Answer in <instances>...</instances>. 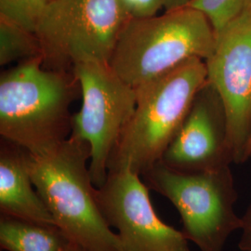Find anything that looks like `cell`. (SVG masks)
I'll return each mask as SVG.
<instances>
[{
	"mask_svg": "<svg viewBox=\"0 0 251 251\" xmlns=\"http://www.w3.org/2000/svg\"><path fill=\"white\" fill-rule=\"evenodd\" d=\"M90 160V145L72 136L43 152H26L33 183L66 237L88 251H123L100 209Z\"/></svg>",
	"mask_w": 251,
	"mask_h": 251,
	"instance_id": "cell-1",
	"label": "cell"
},
{
	"mask_svg": "<svg viewBox=\"0 0 251 251\" xmlns=\"http://www.w3.org/2000/svg\"><path fill=\"white\" fill-rule=\"evenodd\" d=\"M78 89L73 72L46 68L42 57L19 63L0 75V134L30 153L60 144Z\"/></svg>",
	"mask_w": 251,
	"mask_h": 251,
	"instance_id": "cell-2",
	"label": "cell"
},
{
	"mask_svg": "<svg viewBox=\"0 0 251 251\" xmlns=\"http://www.w3.org/2000/svg\"><path fill=\"white\" fill-rule=\"evenodd\" d=\"M206 81L205 61L192 58L136 88L134 113L111 154L108 171L128 168L144 176L160 161Z\"/></svg>",
	"mask_w": 251,
	"mask_h": 251,
	"instance_id": "cell-3",
	"label": "cell"
},
{
	"mask_svg": "<svg viewBox=\"0 0 251 251\" xmlns=\"http://www.w3.org/2000/svg\"><path fill=\"white\" fill-rule=\"evenodd\" d=\"M216 32L206 15L191 6L149 17H130L109 65L133 88L154 80L192 58L212 53Z\"/></svg>",
	"mask_w": 251,
	"mask_h": 251,
	"instance_id": "cell-4",
	"label": "cell"
},
{
	"mask_svg": "<svg viewBox=\"0 0 251 251\" xmlns=\"http://www.w3.org/2000/svg\"><path fill=\"white\" fill-rule=\"evenodd\" d=\"M130 18L121 0H51L36 34L48 69L72 72L80 63H109Z\"/></svg>",
	"mask_w": 251,
	"mask_h": 251,
	"instance_id": "cell-5",
	"label": "cell"
},
{
	"mask_svg": "<svg viewBox=\"0 0 251 251\" xmlns=\"http://www.w3.org/2000/svg\"><path fill=\"white\" fill-rule=\"evenodd\" d=\"M149 189L169 199L178 210L185 238L200 251H224L229 237L241 228L234 210L237 193L229 167L181 172L162 162L144 175Z\"/></svg>",
	"mask_w": 251,
	"mask_h": 251,
	"instance_id": "cell-6",
	"label": "cell"
},
{
	"mask_svg": "<svg viewBox=\"0 0 251 251\" xmlns=\"http://www.w3.org/2000/svg\"><path fill=\"white\" fill-rule=\"evenodd\" d=\"M72 72L80 87L82 105L72 117L70 136L90 145V175L100 188L107 179L111 154L134 113L137 92L109 63H80Z\"/></svg>",
	"mask_w": 251,
	"mask_h": 251,
	"instance_id": "cell-7",
	"label": "cell"
},
{
	"mask_svg": "<svg viewBox=\"0 0 251 251\" xmlns=\"http://www.w3.org/2000/svg\"><path fill=\"white\" fill-rule=\"evenodd\" d=\"M205 63L207 80L225 105L233 163H244L251 137V1L216 33Z\"/></svg>",
	"mask_w": 251,
	"mask_h": 251,
	"instance_id": "cell-8",
	"label": "cell"
},
{
	"mask_svg": "<svg viewBox=\"0 0 251 251\" xmlns=\"http://www.w3.org/2000/svg\"><path fill=\"white\" fill-rule=\"evenodd\" d=\"M149 187L128 168L108 171L96 188L100 209L116 227L123 251H190L181 231L165 224L152 206Z\"/></svg>",
	"mask_w": 251,
	"mask_h": 251,
	"instance_id": "cell-9",
	"label": "cell"
},
{
	"mask_svg": "<svg viewBox=\"0 0 251 251\" xmlns=\"http://www.w3.org/2000/svg\"><path fill=\"white\" fill-rule=\"evenodd\" d=\"M160 162L181 172L213 171L233 163L225 105L209 81L198 90Z\"/></svg>",
	"mask_w": 251,
	"mask_h": 251,
	"instance_id": "cell-10",
	"label": "cell"
},
{
	"mask_svg": "<svg viewBox=\"0 0 251 251\" xmlns=\"http://www.w3.org/2000/svg\"><path fill=\"white\" fill-rule=\"evenodd\" d=\"M6 142L8 145H2L0 152L1 214L55 225L31 179L25 150Z\"/></svg>",
	"mask_w": 251,
	"mask_h": 251,
	"instance_id": "cell-11",
	"label": "cell"
},
{
	"mask_svg": "<svg viewBox=\"0 0 251 251\" xmlns=\"http://www.w3.org/2000/svg\"><path fill=\"white\" fill-rule=\"evenodd\" d=\"M71 242L53 225L0 215V247L7 251H62Z\"/></svg>",
	"mask_w": 251,
	"mask_h": 251,
	"instance_id": "cell-12",
	"label": "cell"
},
{
	"mask_svg": "<svg viewBox=\"0 0 251 251\" xmlns=\"http://www.w3.org/2000/svg\"><path fill=\"white\" fill-rule=\"evenodd\" d=\"M42 57L36 34L0 18V65Z\"/></svg>",
	"mask_w": 251,
	"mask_h": 251,
	"instance_id": "cell-13",
	"label": "cell"
},
{
	"mask_svg": "<svg viewBox=\"0 0 251 251\" xmlns=\"http://www.w3.org/2000/svg\"><path fill=\"white\" fill-rule=\"evenodd\" d=\"M51 0H0V18L36 34V28Z\"/></svg>",
	"mask_w": 251,
	"mask_h": 251,
	"instance_id": "cell-14",
	"label": "cell"
},
{
	"mask_svg": "<svg viewBox=\"0 0 251 251\" xmlns=\"http://www.w3.org/2000/svg\"><path fill=\"white\" fill-rule=\"evenodd\" d=\"M251 0H192L189 6L202 11L216 33L236 17Z\"/></svg>",
	"mask_w": 251,
	"mask_h": 251,
	"instance_id": "cell-15",
	"label": "cell"
},
{
	"mask_svg": "<svg viewBox=\"0 0 251 251\" xmlns=\"http://www.w3.org/2000/svg\"><path fill=\"white\" fill-rule=\"evenodd\" d=\"M130 17H149L187 7L192 0H121Z\"/></svg>",
	"mask_w": 251,
	"mask_h": 251,
	"instance_id": "cell-16",
	"label": "cell"
},
{
	"mask_svg": "<svg viewBox=\"0 0 251 251\" xmlns=\"http://www.w3.org/2000/svg\"><path fill=\"white\" fill-rule=\"evenodd\" d=\"M241 236L238 247L241 251H251V204L241 217Z\"/></svg>",
	"mask_w": 251,
	"mask_h": 251,
	"instance_id": "cell-17",
	"label": "cell"
},
{
	"mask_svg": "<svg viewBox=\"0 0 251 251\" xmlns=\"http://www.w3.org/2000/svg\"><path fill=\"white\" fill-rule=\"evenodd\" d=\"M62 251H88L86 249H84L83 247H81L77 244L75 243L69 242L67 244V246L63 249Z\"/></svg>",
	"mask_w": 251,
	"mask_h": 251,
	"instance_id": "cell-18",
	"label": "cell"
},
{
	"mask_svg": "<svg viewBox=\"0 0 251 251\" xmlns=\"http://www.w3.org/2000/svg\"><path fill=\"white\" fill-rule=\"evenodd\" d=\"M251 141H250V144H249V149H248V156H249V158H251Z\"/></svg>",
	"mask_w": 251,
	"mask_h": 251,
	"instance_id": "cell-19",
	"label": "cell"
}]
</instances>
